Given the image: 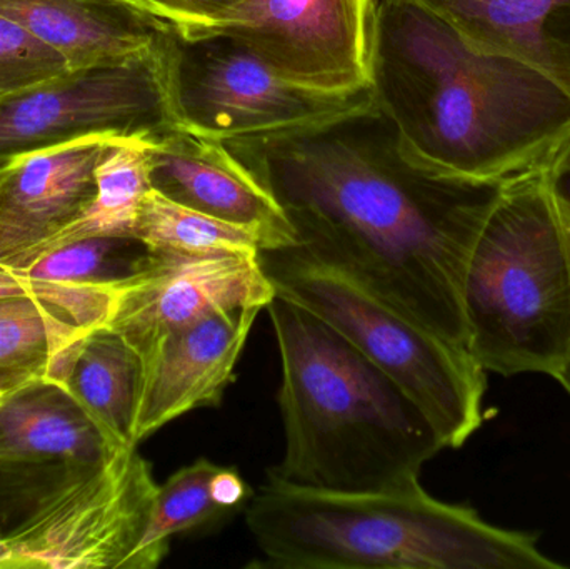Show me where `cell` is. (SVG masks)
<instances>
[{
    "label": "cell",
    "mask_w": 570,
    "mask_h": 569,
    "mask_svg": "<svg viewBox=\"0 0 570 569\" xmlns=\"http://www.w3.org/2000/svg\"><path fill=\"white\" fill-rule=\"evenodd\" d=\"M236 147L273 190L298 241L321 247L409 316L468 346L462 290L495 189H462L409 169L392 146L345 129Z\"/></svg>",
    "instance_id": "cell-1"
},
{
    "label": "cell",
    "mask_w": 570,
    "mask_h": 569,
    "mask_svg": "<svg viewBox=\"0 0 570 569\" xmlns=\"http://www.w3.org/2000/svg\"><path fill=\"white\" fill-rule=\"evenodd\" d=\"M377 92L402 164L445 186L495 189L570 156V96L539 70L469 49L438 17L379 0Z\"/></svg>",
    "instance_id": "cell-2"
},
{
    "label": "cell",
    "mask_w": 570,
    "mask_h": 569,
    "mask_svg": "<svg viewBox=\"0 0 570 569\" xmlns=\"http://www.w3.org/2000/svg\"><path fill=\"white\" fill-rule=\"evenodd\" d=\"M281 357L284 454L269 477L325 491L417 483L445 450L424 411L334 327L277 296L266 307Z\"/></svg>",
    "instance_id": "cell-3"
},
{
    "label": "cell",
    "mask_w": 570,
    "mask_h": 569,
    "mask_svg": "<svg viewBox=\"0 0 570 569\" xmlns=\"http://www.w3.org/2000/svg\"><path fill=\"white\" fill-rule=\"evenodd\" d=\"M266 557L284 569H564L539 534L482 520L421 481L382 491H325L267 478L246 507Z\"/></svg>",
    "instance_id": "cell-4"
},
{
    "label": "cell",
    "mask_w": 570,
    "mask_h": 569,
    "mask_svg": "<svg viewBox=\"0 0 570 569\" xmlns=\"http://www.w3.org/2000/svg\"><path fill=\"white\" fill-rule=\"evenodd\" d=\"M468 350L485 373L558 380L570 350V271L548 173L495 190L462 290Z\"/></svg>",
    "instance_id": "cell-5"
},
{
    "label": "cell",
    "mask_w": 570,
    "mask_h": 569,
    "mask_svg": "<svg viewBox=\"0 0 570 569\" xmlns=\"http://www.w3.org/2000/svg\"><path fill=\"white\" fill-rule=\"evenodd\" d=\"M277 296L334 327L424 411L445 448L464 447L484 423L488 373L468 346L439 336L321 247L261 251Z\"/></svg>",
    "instance_id": "cell-6"
},
{
    "label": "cell",
    "mask_w": 570,
    "mask_h": 569,
    "mask_svg": "<svg viewBox=\"0 0 570 569\" xmlns=\"http://www.w3.org/2000/svg\"><path fill=\"white\" fill-rule=\"evenodd\" d=\"M176 97L179 129L230 147L269 146L381 119L375 87L351 97L308 92L229 37H177Z\"/></svg>",
    "instance_id": "cell-7"
},
{
    "label": "cell",
    "mask_w": 570,
    "mask_h": 569,
    "mask_svg": "<svg viewBox=\"0 0 570 569\" xmlns=\"http://www.w3.org/2000/svg\"><path fill=\"white\" fill-rule=\"evenodd\" d=\"M177 37L150 52L90 67L0 99V160L92 134L157 140L179 129Z\"/></svg>",
    "instance_id": "cell-8"
},
{
    "label": "cell",
    "mask_w": 570,
    "mask_h": 569,
    "mask_svg": "<svg viewBox=\"0 0 570 569\" xmlns=\"http://www.w3.org/2000/svg\"><path fill=\"white\" fill-rule=\"evenodd\" d=\"M379 27V0H243L197 39L229 37L292 86L351 97L374 89Z\"/></svg>",
    "instance_id": "cell-9"
},
{
    "label": "cell",
    "mask_w": 570,
    "mask_h": 569,
    "mask_svg": "<svg viewBox=\"0 0 570 569\" xmlns=\"http://www.w3.org/2000/svg\"><path fill=\"white\" fill-rule=\"evenodd\" d=\"M159 484L137 448L63 488L0 534V569H124L142 540Z\"/></svg>",
    "instance_id": "cell-10"
},
{
    "label": "cell",
    "mask_w": 570,
    "mask_h": 569,
    "mask_svg": "<svg viewBox=\"0 0 570 569\" xmlns=\"http://www.w3.org/2000/svg\"><path fill=\"white\" fill-rule=\"evenodd\" d=\"M119 451L59 384L19 387L0 406V534Z\"/></svg>",
    "instance_id": "cell-11"
},
{
    "label": "cell",
    "mask_w": 570,
    "mask_h": 569,
    "mask_svg": "<svg viewBox=\"0 0 570 569\" xmlns=\"http://www.w3.org/2000/svg\"><path fill=\"white\" fill-rule=\"evenodd\" d=\"M259 253H149L142 269L120 286L106 326L139 353L164 334L217 311L239 306L266 310L276 290L264 273Z\"/></svg>",
    "instance_id": "cell-12"
},
{
    "label": "cell",
    "mask_w": 570,
    "mask_h": 569,
    "mask_svg": "<svg viewBox=\"0 0 570 569\" xmlns=\"http://www.w3.org/2000/svg\"><path fill=\"white\" fill-rule=\"evenodd\" d=\"M261 311L257 306L217 311L136 353L140 361L134 421L137 447L190 411L220 406Z\"/></svg>",
    "instance_id": "cell-13"
},
{
    "label": "cell",
    "mask_w": 570,
    "mask_h": 569,
    "mask_svg": "<svg viewBox=\"0 0 570 569\" xmlns=\"http://www.w3.org/2000/svg\"><path fill=\"white\" fill-rule=\"evenodd\" d=\"M122 137L92 134L0 163V263L29 266L82 213L97 164Z\"/></svg>",
    "instance_id": "cell-14"
},
{
    "label": "cell",
    "mask_w": 570,
    "mask_h": 569,
    "mask_svg": "<svg viewBox=\"0 0 570 569\" xmlns=\"http://www.w3.org/2000/svg\"><path fill=\"white\" fill-rule=\"evenodd\" d=\"M153 187L169 199L256 230L263 249L298 243L283 204L229 144L174 129L150 144Z\"/></svg>",
    "instance_id": "cell-15"
},
{
    "label": "cell",
    "mask_w": 570,
    "mask_h": 569,
    "mask_svg": "<svg viewBox=\"0 0 570 569\" xmlns=\"http://www.w3.org/2000/svg\"><path fill=\"white\" fill-rule=\"evenodd\" d=\"M451 27L479 53L518 60L554 80L570 96V40L552 20L570 0H405Z\"/></svg>",
    "instance_id": "cell-16"
},
{
    "label": "cell",
    "mask_w": 570,
    "mask_h": 569,
    "mask_svg": "<svg viewBox=\"0 0 570 569\" xmlns=\"http://www.w3.org/2000/svg\"><path fill=\"white\" fill-rule=\"evenodd\" d=\"M0 12L57 50L73 72L144 56L167 29L114 0H0Z\"/></svg>",
    "instance_id": "cell-17"
},
{
    "label": "cell",
    "mask_w": 570,
    "mask_h": 569,
    "mask_svg": "<svg viewBox=\"0 0 570 569\" xmlns=\"http://www.w3.org/2000/svg\"><path fill=\"white\" fill-rule=\"evenodd\" d=\"M43 380L59 384L119 448L134 443V421L140 387V361L136 351L116 333L96 327L60 351Z\"/></svg>",
    "instance_id": "cell-18"
},
{
    "label": "cell",
    "mask_w": 570,
    "mask_h": 569,
    "mask_svg": "<svg viewBox=\"0 0 570 569\" xmlns=\"http://www.w3.org/2000/svg\"><path fill=\"white\" fill-rule=\"evenodd\" d=\"M254 497L236 468L200 458L157 488L142 540L124 569H154L169 553L170 540L213 527L247 507Z\"/></svg>",
    "instance_id": "cell-19"
},
{
    "label": "cell",
    "mask_w": 570,
    "mask_h": 569,
    "mask_svg": "<svg viewBox=\"0 0 570 569\" xmlns=\"http://www.w3.org/2000/svg\"><path fill=\"white\" fill-rule=\"evenodd\" d=\"M153 143L122 137L110 144L97 164L92 199L49 241L42 253L86 237H134L140 207L153 189L149 154Z\"/></svg>",
    "instance_id": "cell-20"
},
{
    "label": "cell",
    "mask_w": 570,
    "mask_h": 569,
    "mask_svg": "<svg viewBox=\"0 0 570 569\" xmlns=\"http://www.w3.org/2000/svg\"><path fill=\"white\" fill-rule=\"evenodd\" d=\"M96 327L49 301L0 300V380H43L57 354Z\"/></svg>",
    "instance_id": "cell-21"
},
{
    "label": "cell",
    "mask_w": 570,
    "mask_h": 569,
    "mask_svg": "<svg viewBox=\"0 0 570 569\" xmlns=\"http://www.w3.org/2000/svg\"><path fill=\"white\" fill-rule=\"evenodd\" d=\"M134 239L150 254L210 256L263 249L256 230L184 206L154 187L140 207Z\"/></svg>",
    "instance_id": "cell-22"
},
{
    "label": "cell",
    "mask_w": 570,
    "mask_h": 569,
    "mask_svg": "<svg viewBox=\"0 0 570 569\" xmlns=\"http://www.w3.org/2000/svg\"><path fill=\"white\" fill-rule=\"evenodd\" d=\"M147 257L134 237H86L46 251L19 269L57 283L120 284L139 273Z\"/></svg>",
    "instance_id": "cell-23"
},
{
    "label": "cell",
    "mask_w": 570,
    "mask_h": 569,
    "mask_svg": "<svg viewBox=\"0 0 570 569\" xmlns=\"http://www.w3.org/2000/svg\"><path fill=\"white\" fill-rule=\"evenodd\" d=\"M72 72L57 50L0 12V99L47 86Z\"/></svg>",
    "instance_id": "cell-24"
},
{
    "label": "cell",
    "mask_w": 570,
    "mask_h": 569,
    "mask_svg": "<svg viewBox=\"0 0 570 569\" xmlns=\"http://www.w3.org/2000/svg\"><path fill=\"white\" fill-rule=\"evenodd\" d=\"M120 284H77L36 279L19 267L0 263V300L37 297L79 314L94 326H104L112 314Z\"/></svg>",
    "instance_id": "cell-25"
},
{
    "label": "cell",
    "mask_w": 570,
    "mask_h": 569,
    "mask_svg": "<svg viewBox=\"0 0 570 569\" xmlns=\"http://www.w3.org/2000/svg\"><path fill=\"white\" fill-rule=\"evenodd\" d=\"M173 30L179 39L194 40L243 0H114Z\"/></svg>",
    "instance_id": "cell-26"
},
{
    "label": "cell",
    "mask_w": 570,
    "mask_h": 569,
    "mask_svg": "<svg viewBox=\"0 0 570 569\" xmlns=\"http://www.w3.org/2000/svg\"><path fill=\"white\" fill-rule=\"evenodd\" d=\"M548 183L556 214H558L559 224H561L562 236H564L570 271V156L559 163L554 169L548 170ZM556 381L564 386L570 396V350L568 363H566L561 376Z\"/></svg>",
    "instance_id": "cell-27"
},
{
    "label": "cell",
    "mask_w": 570,
    "mask_h": 569,
    "mask_svg": "<svg viewBox=\"0 0 570 569\" xmlns=\"http://www.w3.org/2000/svg\"><path fill=\"white\" fill-rule=\"evenodd\" d=\"M26 384L29 383H17V381L0 380V406H2L3 401H6L10 394L16 393L19 387L26 386Z\"/></svg>",
    "instance_id": "cell-28"
}]
</instances>
